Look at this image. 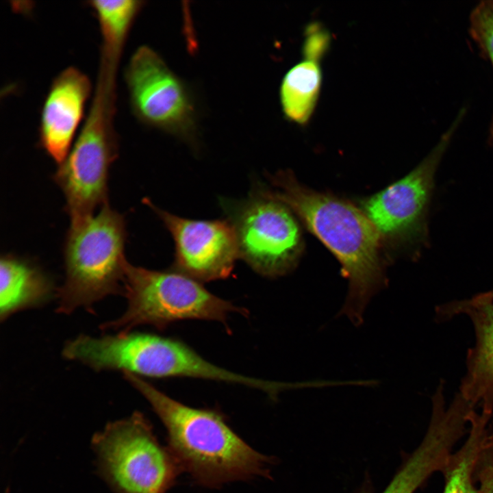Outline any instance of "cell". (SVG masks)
<instances>
[{
    "mask_svg": "<svg viewBox=\"0 0 493 493\" xmlns=\"http://www.w3.org/2000/svg\"><path fill=\"white\" fill-rule=\"evenodd\" d=\"M269 177L276 190L264 192L295 212L341 264L349 292L338 315L360 325L370 299L386 284L376 228L362 210L301 186L289 172Z\"/></svg>",
    "mask_w": 493,
    "mask_h": 493,
    "instance_id": "1",
    "label": "cell"
},
{
    "mask_svg": "<svg viewBox=\"0 0 493 493\" xmlns=\"http://www.w3.org/2000/svg\"><path fill=\"white\" fill-rule=\"evenodd\" d=\"M123 374L163 423L168 448L181 470L198 484L219 488L255 477H270L269 467L273 459L245 442L219 412L189 407L140 377Z\"/></svg>",
    "mask_w": 493,
    "mask_h": 493,
    "instance_id": "2",
    "label": "cell"
},
{
    "mask_svg": "<svg viewBox=\"0 0 493 493\" xmlns=\"http://www.w3.org/2000/svg\"><path fill=\"white\" fill-rule=\"evenodd\" d=\"M126 224L109 203L96 215L70 225L64 244L65 279L58 290L59 313L92 310L107 296L124 294Z\"/></svg>",
    "mask_w": 493,
    "mask_h": 493,
    "instance_id": "3",
    "label": "cell"
},
{
    "mask_svg": "<svg viewBox=\"0 0 493 493\" xmlns=\"http://www.w3.org/2000/svg\"><path fill=\"white\" fill-rule=\"evenodd\" d=\"M124 295L127 299L126 311L121 317L102 324V330L127 333L142 325L163 329L174 322L188 319L226 325L231 313H247L182 273L173 269L150 270L128 262L125 267Z\"/></svg>",
    "mask_w": 493,
    "mask_h": 493,
    "instance_id": "4",
    "label": "cell"
},
{
    "mask_svg": "<svg viewBox=\"0 0 493 493\" xmlns=\"http://www.w3.org/2000/svg\"><path fill=\"white\" fill-rule=\"evenodd\" d=\"M91 444L99 473L114 493H166L182 471L139 412L107 424Z\"/></svg>",
    "mask_w": 493,
    "mask_h": 493,
    "instance_id": "5",
    "label": "cell"
},
{
    "mask_svg": "<svg viewBox=\"0 0 493 493\" xmlns=\"http://www.w3.org/2000/svg\"><path fill=\"white\" fill-rule=\"evenodd\" d=\"M222 203L236 233L239 258L267 277L284 275L294 268L302 239L288 206L263 189L245 200Z\"/></svg>",
    "mask_w": 493,
    "mask_h": 493,
    "instance_id": "6",
    "label": "cell"
},
{
    "mask_svg": "<svg viewBox=\"0 0 493 493\" xmlns=\"http://www.w3.org/2000/svg\"><path fill=\"white\" fill-rule=\"evenodd\" d=\"M462 108L435 146L411 172L366 199L362 211L385 240L403 249L427 240V216L436 170L465 116Z\"/></svg>",
    "mask_w": 493,
    "mask_h": 493,
    "instance_id": "7",
    "label": "cell"
},
{
    "mask_svg": "<svg viewBox=\"0 0 493 493\" xmlns=\"http://www.w3.org/2000/svg\"><path fill=\"white\" fill-rule=\"evenodd\" d=\"M118 142L114 123L86 118L64 162L53 176L66 199L71 225L82 223L108 203L110 168L117 157Z\"/></svg>",
    "mask_w": 493,
    "mask_h": 493,
    "instance_id": "8",
    "label": "cell"
},
{
    "mask_svg": "<svg viewBox=\"0 0 493 493\" xmlns=\"http://www.w3.org/2000/svg\"><path fill=\"white\" fill-rule=\"evenodd\" d=\"M133 114L142 123L190 139L194 109L185 85L147 45L131 55L124 71Z\"/></svg>",
    "mask_w": 493,
    "mask_h": 493,
    "instance_id": "9",
    "label": "cell"
},
{
    "mask_svg": "<svg viewBox=\"0 0 493 493\" xmlns=\"http://www.w3.org/2000/svg\"><path fill=\"white\" fill-rule=\"evenodd\" d=\"M147 205L162 221L175 242L173 270L200 283L228 278L239 258L233 227L227 220H193Z\"/></svg>",
    "mask_w": 493,
    "mask_h": 493,
    "instance_id": "10",
    "label": "cell"
},
{
    "mask_svg": "<svg viewBox=\"0 0 493 493\" xmlns=\"http://www.w3.org/2000/svg\"><path fill=\"white\" fill-rule=\"evenodd\" d=\"M130 371L155 378L183 377L237 383L260 390L275 399L287 388L284 382L247 377L218 366L179 340L137 333L126 353Z\"/></svg>",
    "mask_w": 493,
    "mask_h": 493,
    "instance_id": "11",
    "label": "cell"
},
{
    "mask_svg": "<svg viewBox=\"0 0 493 493\" xmlns=\"http://www.w3.org/2000/svg\"><path fill=\"white\" fill-rule=\"evenodd\" d=\"M92 92L89 77L68 66L53 79L40 113L39 145L58 165L67 157Z\"/></svg>",
    "mask_w": 493,
    "mask_h": 493,
    "instance_id": "12",
    "label": "cell"
},
{
    "mask_svg": "<svg viewBox=\"0 0 493 493\" xmlns=\"http://www.w3.org/2000/svg\"><path fill=\"white\" fill-rule=\"evenodd\" d=\"M466 314L475 331L473 346L468 351L466 370L459 393L475 408L493 414V301L472 296L439 306L437 314L443 319Z\"/></svg>",
    "mask_w": 493,
    "mask_h": 493,
    "instance_id": "13",
    "label": "cell"
},
{
    "mask_svg": "<svg viewBox=\"0 0 493 493\" xmlns=\"http://www.w3.org/2000/svg\"><path fill=\"white\" fill-rule=\"evenodd\" d=\"M0 276L1 320L21 309L42 305L53 291L52 281L41 268L12 254L1 256Z\"/></svg>",
    "mask_w": 493,
    "mask_h": 493,
    "instance_id": "14",
    "label": "cell"
},
{
    "mask_svg": "<svg viewBox=\"0 0 493 493\" xmlns=\"http://www.w3.org/2000/svg\"><path fill=\"white\" fill-rule=\"evenodd\" d=\"M322 80L317 62L304 60L284 76L280 100L286 116L298 124H305L316 105Z\"/></svg>",
    "mask_w": 493,
    "mask_h": 493,
    "instance_id": "15",
    "label": "cell"
},
{
    "mask_svg": "<svg viewBox=\"0 0 493 493\" xmlns=\"http://www.w3.org/2000/svg\"><path fill=\"white\" fill-rule=\"evenodd\" d=\"M488 431L480 423H472L463 444L454 451L442 472L444 479L443 493H479L473 479L477 455L486 440Z\"/></svg>",
    "mask_w": 493,
    "mask_h": 493,
    "instance_id": "16",
    "label": "cell"
},
{
    "mask_svg": "<svg viewBox=\"0 0 493 493\" xmlns=\"http://www.w3.org/2000/svg\"><path fill=\"white\" fill-rule=\"evenodd\" d=\"M469 34L493 69V0L480 1L473 8L469 16ZM488 143L493 146V110Z\"/></svg>",
    "mask_w": 493,
    "mask_h": 493,
    "instance_id": "17",
    "label": "cell"
},
{
    "mask_svg": "<svg viewBox=\"0 0 493 493\" xmlns=\"http://www.w3.org/2000/svg\"><path fill=\"white\" fill-rule=\"evenodd\" d=\"M473 479L479 493H493V430L492 429L475 460Z\"/></svg>",
    "mask_w": 493,
    "mask_h": 493,
    "instance_id": "18",
    "label": "cell"
},
{
    "mask_svg": "<svg viewBox=\"0 0 493 493\" xmlns=\"http://www.w3.org/2000/svg\"><path fill=\"white\" fill-rule=\"evenodd\" d=\"M328 33L318 27H311L304 43L303 52L306 60L317 62L323 57L329 47Z\"/></svg>",
    "mask_w": 493,
    "mask_h": 493,
    "instance_id": "19",
    "label": "cell"
},
{
    "mask_svg": "<svg viewBox=\"0 0 493 493\" xmlns=\"http://www.w3.org/2000/svg\"><path fill=\"white\" fill-rule=\"evenodd\" d=\"M491 422H492V423H491V425H490V427H492V428H490V429H491L492 430H493V414H492V419H491Z\"/></svg>",
    "mask_w": 493,
    "mask_h": 493,
    "instance_id": "20",
    "label": "cell"
},
{
    "mask_svg": "<svg viewBox=\"0 0 493 493\" xmlns=\"http://www.w3.org/2000/svg\"><path fill=\"white\" fill-rule=\"evenodd\" d=\"M5 493H10L8 488L6 489V490L5 491Z\"/></svg>",
    "mask_w": 493,
    "mask_h": 493,
    "instance_id": "21",
    "label": "cell"
}]
</instances>
